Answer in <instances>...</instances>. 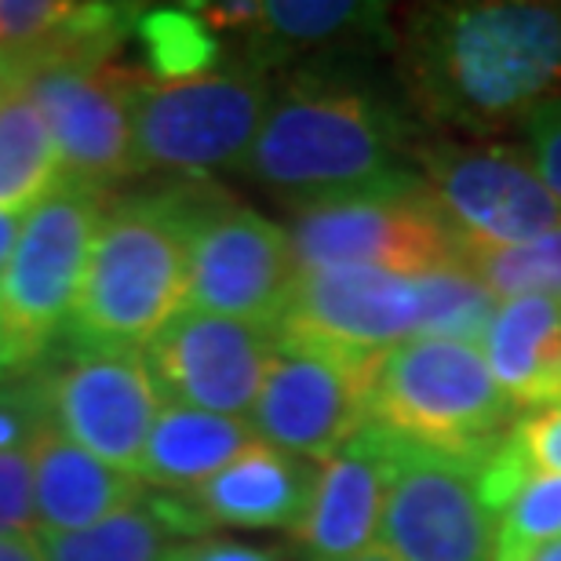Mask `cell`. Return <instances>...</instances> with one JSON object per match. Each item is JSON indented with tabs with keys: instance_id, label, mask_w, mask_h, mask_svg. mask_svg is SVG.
<instances>
[{
	"instance_id": "7402d4cb",
	"label": "cell",
	"mask_w": 561,
	"mask_h": 561,
	"mask_svg": "<svg viewBox=\"0 0 561 561\" xmlns=\"http://www.w3.org/2000/svg\"><path fill=\"white\" fill-rule=\"evenodd\" d=\"M62 161L26 88H11L0 103V211L22 216L62 183Z\"/></svg>"
},
{
	"instance_id": "52a82bcc",
	"label": "cell",
	"mask_w": 561,
	"mask_h": 561,
	"mask_svg": "<svg viewBox=\"0 0 561 561\" xmlns=\"http://www.w3.org/2000/svg\"><path fill=\"white\" fill-rule=\"evenodd\" d=\"M11 84L26 88L59 150L62 175L110 186L131 175L136 99L150 84L121 59L66 55L30 44L8 51Z\"/></svg>"
},
{
	"instance_id": "d6986e66",
	"label": "cell",
	"mask_w": 561,
	"mask_h": 561,
	"mask_svg": "<svg viewBox=\"0 0 561 561\" xmlns=\"http://www.w3.org/2000/svg\"><path fill=\"white\" fill-rule=\"evenodd\" d=\"M481 354L518 412L561 405V299H500Z\"/></svg>"
},
{
	"instance_id": "83f0119b",
	"label": "cell",
	"mask_w": 561,
	"mask_h": 561,
	"mask_svg": "<svg viewBox=\"0 0 561 561\" xmlns=\"http://www.w3.org/2000/svg\"><path fill=\"white\" fill-rule=\"evenodd\" d=\"M37 533L33 500V448L0 453V536Z\"/></svg>"
},
{
	"instance_id": "4dcf8cb0",
	"label": "cell",
	"mask_w": 561,
	"mask_h": 561,
	"mask_svg": "<svg viewBox=\"0 0 561 561\" xmlns=\"http://www.w3.org/2000/svg\"><path fill=\"white\" fill-rule=\"evenodd\" d=\"M511 442L533 474H561V405L522 412Z\"/></svg>"
},
{
	"instance_id": "d6a6232c",
	"label": "cell",
	"mask_w": 561,
	"mask_h": 561,
	"mask_svg": "<svg viewBox=\"0 0 561 561\" xmlns=\"http://www.w3.org/2000/svg\"><path fill=\"white\" fill-rule=\"evenodd\" d=\"M0 561H48L41 551L37 533H15L0 536Z\"/></svg>"
},
{
	"instance_id": "ffe728a7",
	"label": "cell",
	"mask_w": 561,
	"mask_h": 561,
	"mask_svg": "<svg viewBox=\"0 0 561 561\" xmlns=\"http://www.w3.org/2000/svg\"><path fill=\"white\" fill-rule=\"evenodd\" d=\"M146 485L136 474L103 463L92 453L66 442L62 434L44 431L33 445V500H37V529L77 533L114 514L136 507Z\"/></svg>"
},
{
	"instance_id": "7c38bea8",
	"label": "cell",
	"mask_w": 561,
	"mask_h": 561,
	"mask_svg": "<svg viewBox=\"0 0 561 561\" xmlns=\"http://www.w3.org/2000/svg\"><path fill=\"white\" fill-rule=\"evenodd\" d=\"M426 299L420 274H390L373 266L302 271L277 340L340 354L346 362H376L398 343L423 340Z\"/></svg>"
},
{
	"instance_id": "e575fe53",
	"label": "cell",
	"mask_w": 561,
	"mask_h": 561,
	"mask_svg": "<svg viewBox=\"0 0 561 561\" xmlns=\"http://www.w3.org/2000/svg\"><path fill=\"white\" fill-rule=\"evenodd\" d=\"M511 561H561V540H554V543H543V547H536V551H525V554L511 558Z\"/></svg>"
},
{
	"instance_id": "30bf717a",
	"label": "cell",
	"mask_w": 561,
	"mask_h": 561,
	"mask_svg": "<svg viewBox=\"0 0 561 561\" xmlns=\"http://www.w3.org/2000/svg\"><path fill=\"white\" fill-rule=\"evenodd\" d=\"M416 168L463 252L514 249L561 227V205L514 146L423 139Z\"/></svg>"
},
{
	"instance_id": "cb8c5ba5",
	"label": "cell",
	"mask_w": 561,
	"mask_h": 561,
	"mask_svg": "<svg viewBox=\"0 0 561 561\" xmlns=\"http://www.w3.org/2000/svg\"><path fill=\"white\" fill-rule=\"evenodd\" d=\"M37 540L48 561H164L175 543H183L150 503H136L77 533L37 529Z\"/></svg>"
},
{
	"instance_id": "4316f807",
	"label": "cell",
	"mask_w": 561,
	"mask_h": 561,
	"mask_svg": "<svg viewBox=\"0 0 561 561\" xmlns=\"http://www.w3.org/2000/svg\"><path fill=\"white\" fill-rule=\"evenodd\" d=\"M44 431H51L44 387L37 376H15L0 383V453H22L33 448Z\"/></svg>"
},
{
	"instance_id": "f546056e",
	"label": "cell",
	"mask_w": 561,
	"mask_h": 561,
	"mask_svg": "<svg viewBox=\"0 0 561 561\" xmlns=\"http://www.w3.org/2000/svg\"><path fill=\"white\" fill-rule=\"evenodd\" d=\"M525 142H529V161L540 172L543 186L551 190L561 205V92L540 103L522 121Z\"/></svg>"
},
{
	"instance_id": "74e56055",
	"label": "cell",
	"mask_w": 561,
	"mask_h": 561,
	"mask_svg": "<svg viewBox=\"0 0 561 561\" xmlns=\"http://www.w3.org/2000/svg\"><path fill=\"white\" fill-rule=\"evenodd\" d=\"M354 561H394V558H390V554H383V551H379V547H376V551H368V554L354 558Z\"/></svg>"
},
{
	"instance_id": "484cf974",
	"label": "cell",
	"mask_w": 561,
	"mask_h": 561,
	"mask_svg": "<svg viewBox=\"0 0 561 561\" xmlns=\"http://www.w3.org/2000/svg\"><path fill=\"white\" fill-rule=\"evenodd\" d=\"M561 540V474H529L496 514V561Z\"/></svg>"
},
{
	"instance_id": "e0dca14e",
	"label": "cell",
	"mask_w": 561,
	"mask_h": 561,
	"mask_svg": "<svg viewBox=\"0 0 561 561\" xmlns=\"http://www.w3.org/2000/svg\"><path fill=\"white\" fill-rule=\"evenodd\" d=\"M318 467L274 445L252 442L205 485L183 492L205 529H296L310 503Z\"/></svg>"
},
{
	"instance_id": "1f68e13d",
	"label": "cell",
	"mask_w": 561,
	"mask_h": 561,
	"mask_svg": "<svg viewBox=\"0 0 561 561\" xmlns=\"http://www.w3.org/2000/svg\"><path fill=\"white\" fill-rule=\"evenodd\" d=\"M164 561H291L274 547L230 540V536H201V540H183L172 547Z\"/></svg>"
},
{
	"instance_id": "44dd1931",
	"label": "cell",
	"mask_w": 561,
	"mask_h": 561,
	"mask_svg": "<svg viewBox=\"0 0 561 561\" xmlns=\"http://www.w3.org/2000/svg\"><path fill=\"white\" fill-rule=\"evenodd\" d=\"M252 442L255 434L244 420L164 401L146 442L139 481L161 492H194Z\"/></svg>"
},
{
	"instance_id": "6da1fadb",
	"label": "cell",
	"mask_w": 561,
	"mask_h": 561,
	"mask_svg": "<svg viewBox=\"0 0 561 561\" xmlns=\"http://www.w3.org/2000/svg\"><path fill=\"white\" fill-rule=\"evenodd\" d=\"M420 117L373 73L307 70L274 92L241 172L291 211L423 183Z\"/></svg>"
},
{
	"instance_id": "d590c367",
	"label": "cell",
	"mask_w": 561,
	"mask_h": 561,
	"mask_svg": "<svg viewBox=\"0 0 561 561\" xmlns=\"http://www.w3.org/2000/svg\"><path fill=\"white\" fill-rule=\"evenodd\" d=\"M15 362H11V346H8V335H4V324H0V383L15 379Z\"/></svg>"
},
{
	"instance_id": "ba28073f",
	"label": "cell",
	"mask_w": 561,
	"mask_h": 561,
	"mask_svg": "<svg viewBox=\"0 0 561 561\" xmlns=\"http://www.w3.org/2000/svg\"><path fill=\"white\" fill-rule=\"evenodd\" d=\"M274 103L271 73L252 62L186 84H142L131 128V175L197 179L249 157Z\"/></svg>"
},
{
	"instance_id": "4fadbf2b",
	"label": "cell",
	"mask_w": 561,
	"mask_h": 561,
	"mask_svg": "<svg viewBox=\"0 0 561 561\" xmlns=\"http://www.w3.org/2000/svg\"><path fill=\"white\" fill-rule=\"evenodd\" d=\"M41 387L55 434L139 478L146 442L164 409L142 354L81 346L55 368H41Z\"/></svg>"
},
{
	"instance_id": "5b68a950",
	"label": "cell",
	"mask_w": 561,
	"mask_h": 561,
	"mask_svg": "<svg viewBox=\"0 0 561 561\" xmlns=\"http://www.w3.org/2000/svg\"><path fill=\"white\" fill-rule=\"evenodd\" d=\"M110 205V186L62 179L22 219L15 252L0 274V324L19 376L37 368L62 324H70L88 255Z\"/></svg>"
},
{
	"instance_id": "3957f363",
	"label": "cell",
	"mask_w": 561,
	"mask_h": 561,
	"mask_svg": "<svg viewBox=\"0 0 561 561\" xmlns=\"http://www.w3.org/2000/svg\"><path fill=\"white\" fill-rule=\"evenodd\" d=\"M190 230L175 186L110 205L88 255L70 332L88 351L142 354L186 307Z\"/></svg>"
},
{
	"instance_id": "9a60e30c",
	"label": "cell",
	"mask_w": 561,
	"mask_h": 561,
	"mask_svg": "<svg viewBox=\"0 0 561 561\" xmlns=\"http://www.w3.org/2000/svg\"><path fill=\"white\" fill-rule=\"evenodd\" d=\"M376 362H346L313 346L280 343L244 423L255 442L324 463L368 426V376Z\"/></svg>"
},
{
	"instance_id": "9c48e42d",
	"label": "cell",
	"mask_w": 561,
	"mask_h": 561,
	"mask_svg": "<svg viewBox=\"0 0 561 561\" xmlns=\"http://www.w3.org/2000/svg\"><path fill=\"white\" fill-rule=\"evenodd\" d=\"M291 252L302 271L373 266L390 274H431L463 266L467 252L426 183L398 194L354 197L291 211Z\"/></svg>"
},
{
	"instance_id": "8992f818",
	"label": "cell",
	"mask_w": 561,
	"mask_h": 561,
	"mask_svg": "<svg viewBox=\"0 0 561 561\" xmlns=\"http://www.w3.org/2000/svg\"><path fill=\"white\" fill-rule=\"evenodd\" d=\"M175 190L190 230L186 307L277 329L299 280L288 230L216 183L186 179Z\"/></svg>"
},
{
	"instance_id": "603a6c76",
	"label": "cell",
	"mask_w": 561,
	"mask_h": 561,
	"mask_svg": "<svg viewBox=\"0 0 561 561\" xmlns=\"http://www.w3.org/2000/svg\"><path fill=\"white\" fill-rule=\"evenodd\" d=\"M136 41L142 48V77L150 84H186L216 73L222 37L186 8H142L136 19Z\"/></svg>"
},
{
	"instance_id": "8fae6325",
	"label": "cell",
	"mask_w": 561,
	"mask_h": 561,
	"mask_svg": "<svg viewBox=\"0 0 561 561\" xmlns=\"http://www.w3.org/2000/svg\"><path fill=\"white\" fill-rule=\"evenodd\" d=\"M379 551L394 561H496V514L478 467L390 437Z\"/></svg>"
},
{
	"instance_id": "5bb4252c",
	"label": "cell",
	"mask_w": 561,
	"mask_h": 561,
	"mask_svg": "<svg viewBox=\"0 0 561 561\" xmlns=\"http://www.w3.org/2000/svg\"><path fill=\"white\" fill-rule=\"evenodd\" d=\"M280 351L277 329L183 307L142 351L161 398L216 416H249Z\"/></svg>"
},
{
	"instance_id": "ac0fdd59",
	"label": "cell",
	"mask_w": 561,
	"mask_h": 561,
	"mask_svg": "<svg viewBox=\"0 0 561 561\" xmlns=\"http://www.w3.org/2000/svg\"><path fill=\"white\" fill-rule=\"evenodd\" d=\"M241 37V59L266 73L299 51H357L398 44L390 8L362 4V0H271V4H260V19Z\"/></svg>"
},
{
	"instance_id": "2e32d148",
	"label": "cell",
	"mask_w": 561,
	"mask_h": 561,
	"mask_svg": "<svg viewBox=\"0 0 561 561\" xmlns=\"http://www.w3.org/2000/svg\"><path fill=\"white\" fill-rule=\"evenodd\" d=\"M390 478V434L368 423L318 463L310 503L291 529L307 561H354L376 551Z\"/></svg>"
},
{
	"instance_id": "277c9868",
	"label": "cell",
	"mask_w": 561,
	"mask_h": 561,
	"mask_svg": "<svg viewBox=\"0 0 561 561\" xmlns=\"http://www.w3.org/2000/svg\"><path fill=\"white\" fill-rule=\"evenodd\" d=\"M518 416L481 343L409 340L379 354L368 376V423L470 467L507 442Z\"/></svg>"
},
{
	"instance_id": "8d00e7d4",
	"label": "cell",
	"mask_w": 561,
	"mask_h": 561,
	"mask_svg": "<svg viewBox=\"0 0 561 561\" xmlns=\"http://www.w3.org/2000/svg\"><path fill=\"white\" fill-rule=\"evenodd\" d=\"M11 88H15V84H11V73H8V59H4V55H0V103H4V95L11 92Z\"/></svg>"
},
{
	"instance_id": "7a4b0ae2",
	"label": "cell",
	"mask_w": 561,
	"mask_h": 561,
	"mask_svg": "<svg viewBox=\"0 0 561 561\" xmlns=\"http://www.w3.org/2000/svg\"><path fill=\"white\" fill-rule=\"evenodd\" d=\"M401 88L412 114L456 131L525 121L561 84V4L463 0L401 19Z\"/></svg>"
},
{
	"instance_id": "836d02e7",
	"label": "cell",
	"mask_w": 561,
	"mask_h": 561,
	"mask_svg": "<svg viewBox=\"0 0 561 561\" xmlns=\"http://www.w3.org/2000/svg\"><path fill=\"white\" fill-rule=\"evenodd\" d=\"M19 230H22V216H11V211H0V274L15 252V241H19Z\"/></svg>"
},
{
	"instance_id": "f1b7e54d",
	"label": "cell",
	"mask_w": 561,
	"mask_h": 561,
	"mask_svg": "<svg viewBox=\"0 0 561 561\" xmlns=\"http://www.w3.org/2000/svg\"><path fill=\"white\" fill-rule=\"evenodd\" d=\"M70 11L73 4L66 0H0V55L48 37Z\"/></svg>"
},
{
	"instance_id": "d4e9b609",
	"label": "cell",
	"mask_w": 561,
	"mask_h": 561,
	"mask_svg": "<svg viewBox=\"0 0 561 561\" xmlns=\"http://www.w3.org/2000/svg\"><path fill=\"white\" fill-rule=\"evenodd\" d=\"M463 266L492 291L496 302L518 296L561 299V227L514 249L467 252Z\"/></svg>"
}]
</instances>
